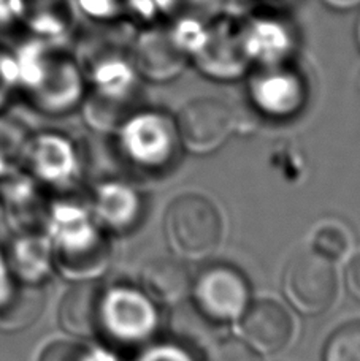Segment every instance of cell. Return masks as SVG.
I'll use <instances>...</instances> for the list:
<instances>
[{"label": "cell", "instance_id": "1", "mask_svg": "<svg viewBox=\"0 0 360 361\" xmlns=\"http://www.w3.org/2000/svg\"><path fill=\"white\" fill-rule=\"evenodd\" d=\"M11 48L16 66V100L44 116L67 111L80 94V72L66 49L59 43L32 37L18 38Z\"/></svg>", "mask_w": 360, "mask_h": 361}, {"label": "cell", "instance_id": "2", "mask_svg": "<svg viewBox=\"0 0 360 361\" xmlns=\"http://www.w3.org/2000/svg\"><path fill=\"white\" fill-rule=\"evenodd\" d=\"M164 236L178 259L205 260L216 252L222 241V216L208 197L183 193L165 211Z\"/></svg>", "mask_w": 360, "mask_h": 361}, {"label": "cell", "instance_id": "3", "mask_svg": "<svg viewBox=\"0 0 360 361\" xmlns=\"http://www.w3.org/2000/svg\"><path fill=\"white\" fill-rule=\"evenodd\" d=\"M282 293L304 315H319L333 306L338 295V276L333 262L314 250L292 257L282 274Z\"/></svg>", "mask_w": 360, "mask_h": 361}, {"label": "cell", "instance_id": "4", "mask_svg": "<svg viewBox=\"0 0 360 361\" xmlns=\"http://www.w3.org/2000/svg\"><path fill=\"white\" fill-rule=\"evenodd\" d=\"M236 116L224 100L203 97L179 109L176 133L186 151L197 156L213 154L227 143L235 132Z\"/></svg>", "mask_w": 360, "mask_h": 361}, {"label": "cell", "instance_id": "5", "mask_svg": "<svg viewBox=\"0 0 360 361\" xmlns=\"http://www.w3.org/2000/svg\"><path fill=\"white\" fill-rule=\"evenodd\" d=\"M198 314L213 322L240 319L249 306L248 282L230 267H211L191 287Z\"/></svg>", "mask_w": 360, "mask_h": 361}, {"label": "cell", "instance_id": "6", "mask_svg": "<svg viewBox=\"0 0 360 361\" xmlns=\"http://www.w3.org/2000/svg\"><path fill=\"white\" fill-rule=\"evenodd\" d=\"M240 334L259 355H272L291 344L294 320L280 302L259 300L251 302L240 317Z\"/></svg>", "mask_w": 360, "mask_h": 361}, {"label": "cell", "instance_id": "7", "mask_svg": "<svg viewBox=\"0 0 360 361\" xmlns=\"http://www.w3.org/2000/svg\"><path fill=\"white\" fill-rule=\"evenodd\" d=\"M105 292L97 281H78L59 305V325L70 336L91 339L105 328Z\"/></svg>", "mask_w": 360, "mask_h": 361}, {"label": "cell", "instance_id": "8", "mask_svg": "<svg viewBox=\"0 0 360 361\" xmlns=\"http://www.w3.org/2000/svg\"><path fill=\"white\" fill-rule=\"evenodd\" d=\"M0 206L16 233L38 231L42 224V195L38 183L23 170L0 180Z\"/></svg>", "mask_w": 360, "mask_h": 361}, {"label": "cell", "instance_id": "9", "mask_svg": "<svg viewBox=\"0 0 360 361\" xmlns=\"http://www.w3.org/2000/svg\"><path fill=\"white\" fill-rule=\"evenodd\" d=\"M140 286L150 300L159 305H176L191 292L188 268L178 257H154L140 271Z\"/></svg>", "mask_w": 360, "mask_h": 361}, {"label": "cell", "instance_id": "10", "mask_svg": "<svg viewBox=\"0 0 360 361\" xmlns=\"http://www.w3.org/2000/svg\"><path fill=\"white\" fill-rule=\"evenodd\" d=\"M11 277L23 283L42 286L53 263V247L48 246L38 231L16 233L10 246L4 250Z\"/></svg>", "mask_w": 360, "mask_h": 361}, {"label": "cell", "instance_id": "11", "mask_svg": "<svg viewBox=\"0 0 360 361\" xmlns=\"http://www.w3.org/2000/svg\"><path fill=\"white\" fill-rule=\"evenodd\" d=\"M137 108L138 103L131 90L121 86H104L88 97L85 121L95 130H118L132 121Z\"/></svg>", "mask_w": 360, "mask_h": 361}, {"label": "cell", "instance_id": "12", "mask_svg": "<svg viewBox=\"0 0 360 361\" xmlns=\"http://www.w3.org/2000/svg\"><path fill=\"white\" fill-rule=\"evenodd\" d=\"M135 67L146 80L169 81L181 73L184 57L169 35L151 32L141 37L135 53Z\"/></svg>", "mask_w": 360, "mask_h": 361}, {"label": "cell", "instance_id": "13", "mask_svg": "<svg viewBox=\"0 0 360 361\" xmlns=\"http://www.w3.org/2000/svg\"><path fill=\"white\" fill-rule=\"evenodd\" d=\"M47 295L43 286L13 281L11 287L0 300V330L5 333L23 331L40 317Z\"/></svg>", "mask_w": 360, "mask_h": 361}, {"label": "cell", "instance_id": "14", "mask_svg": "<svg viewBox=\"0 0 360 361\" xmlns=\"http://www.w3.org/2000/svg\"><path fill=\"white\" fill-rule=\"evenodd\" d=\"M29 133L11 114H0V180L21 166V157Z\"/></svg>", "mask_w": 360, "mask_h": 361}, {"label": "cell", "instance_id": "15", "mask_svg": "<svg viewBox=\"0 0 360 361\" xmlns=\"http://www.w3.org/2000/svg\"><path fill=\"white\" fill-rule=\"evenodd\" d=\"M324 361H360V320L337 328L325 344Z\"/></svg>", "mask_w": 360, "mask_h": 361}, {"label": "cell", "instance_id": "16", "mask_svg": "<svg viewBox=\"0 0 360 361\" xmlns=\"http://www.w3.org/2000/svg\"><path fill=\"white\" fill-rule=\"evenodd\" d=\"M352 246V236L348 228L340 224L320 227L313 238V250L332 262L343 259Z\"/></svg>", "mask_w": 360, "mask_h": 361}, {"label": "cell", "instance_id": "17", "mask_svg": "<svg viewBox=\"0 0 360 361\" xmlns=\"http://www.w3.org/2000/svg\"><path fill=\"white\" fill-rule=\"evenodd\" d=\"M260 357L241 338H224L208 347L203 361H262Z\"/></svg>", "mask_w": 360, "mask_h": 361}, {"label": "cell", "instance_id": "18", "mask_svg": "<svg viewBox=\"0 0 360 361\" xmlns=\"http://www.w3.org/2000/svg\"><path fill=\"white\" fill-rule=\"evenodd\" d=\"M16 100V66L13 48L0 40V114Z\"/></svg>", "mask_w": 360, "mask_h": 361}, {"label": "cell", "instance_id": "19", "mask_svg": "<svg viewBox=\"0 0 360 361\" xmlns=\"http://www.w3.org/2000/svg\"><path fill=\"white\" fill-rule=\"evenodd\" d=\"M29 0H0V40L21 38Z\"/></svg>", "mask_w": 360, "mask_h": 361}, {"label": "cell", "instance_id": "20", "mask_svg": "<svg viewBox=\"0 0 360 361\" xmlns=\"http://www.w3.org/2000/svg\"><path fill=\"white\" fill-rule=\"evenodd\" d=\"M88 357L85 345L75 341L57 339L43 347L37 361H88Z\"/></svg>", "mask_w": 360, "mask_h": 361}, {"label": "cell", "instance_id": "21", "mask_svg": "<svg viewBox=\"0 0 360 361\" xmlns=\"http://www.w3.org/2000/svg\"><path fill=\"white\" fill-rule=\"evenodd\" d=\"M344 286L352 298L360 301V254L352 257L344 269Z\"/></svg>", "mask_w": 360, "mask_h": 361}, {"label": "cell", "instance_id": "22", "mask_svg": "<svg viewBox=\"0 0 360 361\" xmlns=\"http://www.w3.org/2000/svg\"><path fill=\"white\" fill-rule=\"evenodd\" d=\"M13 277L8 271V267H6V260L4 255V250H0V300L4 298L5 293L8 292V288L13 283Z\"/></svg>", "mask_w": 360, "mask_h": 361}, {"label": "cell", "instance_id": "23", "mask_svg": "<svg viewBox=\"0 0 360 361\" xmlns=\"http://www.w3.org/2000/svg\"><path fill=\"white\" fill-rule=\"evenodd\" d=\"M323 2L335 10H351L360 6V0H323Z\"/></svg>", "mask_w": 360, "mask_h": 361}, {"label": "cell", "instance_id": "24", "mask_svg": "<svg viewBox=\"0 0 360 361\" xmlns=\"http://www.w3.org/2000/svg\"><path fill=\"white\" fill-rule=\"evenodd\" d=\"M354 35H356V42H357V47L360 48V15L357 16V21H356V29H354Z\"/></svg>", "mask_w": 360, "mask_h": 361}, {"label": "cell", "instance_id": "25", "mask_svg": "<svg viewBox=\"0 0 360 361\" xmlns=\"http://www.w3.org/2000/svg\"><path fill=\"white\" fill-rule=\"evenodd\" d=\"M357 87H359V90H360V72H359V75H357Z\"/></svg>", "mask_w": 360, "mask_h": 361}]
</instances>
